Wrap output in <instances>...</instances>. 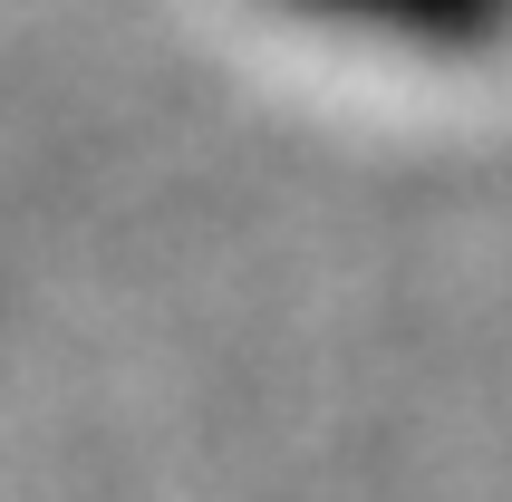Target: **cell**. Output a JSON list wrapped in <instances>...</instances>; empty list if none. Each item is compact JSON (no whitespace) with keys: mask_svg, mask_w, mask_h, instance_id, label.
I'll return each instance as SVG.
<instances>
[{"mask_svg":"<svg viewBox=\"0 0 512 502\" xmlns=\"http://www.w3.org/2000/svg\"><path fill=\"white\" fill-rule=\"evenodd\" d=\"M271 10L310 29H348V39H387V49H435V58L512 39V0H271Z\"/></svg>","mask_w":512,"mask_h":502,"instance_id":"6da1fadb","label":"cell"}]
</instances>
